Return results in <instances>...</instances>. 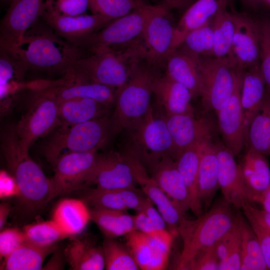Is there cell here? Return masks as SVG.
<instances>
[{"label": "cell", "instance_id": "f5cc1de1", "mask_svg": "<svg viewBox=\"0 0 270 270\" xmlns=\"http://www.w3.org/2000/svg\"><path fill=\"white\" fill-rule=\"evenodd\" d=\"M247 219H251L270 232V214L264 210L259 209L250 202H246L242 206Z\"/></svg>", "mask_w": 270, "mask_h": 270}, {"label": "cell", "instance_id": "44dd1931", "mask_svg": "<svg viewBox=\"0 0 270 270\" xmlns=\"http://www.w3.org/2000/svg\"><path fill=\"white\" fill-rule=\"evenodd\" d=\"M39 88L58 101L71 98H88L110 106H114L116 90L106 86L91 82H76L64 78L57 82L43 83Z\"/></svg>", "mask_w": 270, "mask_h": 270}, {"label": "cell", "instance_id": "ba28073f", "mask_svg": "<svg viewBox=\"0 0 270 270\" xmlns=\"http://www.w3.org/2000/svg\"><path fill=\"white\" fill-rule=\"evenodd\" d=\"M178 8L174 2L162 0L152 5L146 19L142 34L144 60L156 70L164 68L166 60L173 50L175 26L171 10Z\"/></svg>", "mask_w": 270, "mask_h": 270}, {"label": "cell", "instance_id": "e0dca14e", "mask_svg": "<svg viewBox=\"0 0 270 270\" xmlns=\"http://www.w3.org/2000/svg\"><path fill=\"white\" fill-rule=\"evenodd\" d=\"M40 18L60 37L78 47L112 19L99 15L60 16L43 10Z\"/></svg>", "mask_w": 270, "mask_h": 270}, {"label": "cell", "instance_id": "7dc6e473", "mask_svg": "<svg viewBox=\"0 0 270 270\" xmlns=\"http://www.w3.org/2000/svg\"><path fill=\"white\" fill-rule=\"evenodd\" d=\"M26 242L22 230L10 228L0 232V258L4 260Z\"/></svg>", "mask_w": 270, "mask_h": 270}, {"label": "cell", "instance_id": "1f68e13d", "mask_svg": "<svg viewBox=\"0 0 270 270\" xmlns=\"http://www.w3.org/2000/svg\"><path fill=\"white\" fill-rule=\"evenodd\" d=\"M59 102L60 126H69L108 115L111 106L88 98H71Z\"/></svg>", "mask_w": 270, "mask_h": 270}, {"label": "cell", "instance_id": "7a4b0ae2", "mask_svg": "<svg viewBox=\"0 0 270 270\" xmlns=\"http://www.w3.org/2000/svg\"><path fill=\"white\" fill-rule=\"evenodd\" d=\"M144 60L142 44L122 50L102 49L79 58L64 78L118 90L126 83L136 64Z\"/></svg>", "mask_w": 270, "mask_h": 270}, {"label": "cell", "instance_id": "6da1fadb", "mask_svg": "<svg viewBox=\"0 0 270 270\" xmlns=\"http://www.w3.org/2000/svg\"><path fill=\"white\" fill-rule=\"evenodd\" d=\"M9 51L22 62L28 70L58 73L64 76L84 56L80 48L58 36L44 21L41 24L38 20Z\"/></svg>", "mask_w": 270, "mask_h": 270}, {"label": "cell", "instance_id": "681fc988", "mask_svg": "<svg viewBox=\"0 0 270 270\" xmlns=\"http://www.w3.org/2000/svg\"><path fill=\"white\" fill-rule=\"evenodd\" d=\"M240 233V226L236 216V222L232 228L224 234L216 244V250L220 262L226 258L236 238Z\"/></svg>", "mask_w": 270, "mask_h": 270}, {"label": "cell", "instance_id": "cb8c5ba5", "mask_svg": "<svg viewBox=\"0 0 270 270\" xmlns=\"http://www.w3.org/2000/svg\"><path fill=\"white\" fill-rule=\"evenodd\" d=\"M238 166L250 202H258L270 186V168L266 155L248 146Z\"/></svg>", "mask_w": 270, "mask_h": 270}, {"label": "cell", "instance_id": "e575fe53", "mask_svg": "<svg viewBox=\"0 0 270 270\" xmlns=\"http://www.w3.org/2000/svg\"><path fill=\"white\" fill-rule=\"evenodd\" d=\"M248 146L266 156H270V93L266 96L247 131Z\"/></svg>", "mask_w": 270, "mask_h": 270}, {"label": "cell", "instance_id": "9f6ffc18", "mask_svg": "<svg viewBox=\"0 0 270 270\" xmlns=\"http://www.w3.org/2000/svg\"><path fill=\"white\" fill-rule=\"evenodd\" d=\"M136 229L149 235L156 234L159 230L156 228L148 216L142 210L137 212L134 216Z\"/></svg>", "mask_w": 270, "mask_h": 270}, {"label": "cell", "instance_id": "7bdbcfd3", "mask_svg": "<svg viewBox=\"0 0 270 270\" xmlns=\"http://www.w3.org/2000/svg\"><path fill=\"white\" fill-rule=\"evenodd\" d=\"M92 14L112 20L125 16L148 4L145 0H88Z\"/></svg>", "mask_w": 270, "mask_h": 270}, {"label": "cell", "instance_id": "f1b7e54d", "mask_svg": "<svg viewBox=\"0 0 270 270\" xmlns=\"http://www.w3.org/2000/svg\"><path fill=\"white\" fill-rule=\"evenodd\" d=\"M204 141L198 142L184 150L175 160L188 190L190 210L197 216L201 214L202 208L198 186V168Z\"/></svg>", "mask_w": 270, "mask_h": 270}, {"label": "cell", "instance_id": "7402d4cb", "mask_svg": "<svg viewBox=\"0 0 270 270\" xmlns=\"http://www.w3.org/2000/svg\"><path fill=\"white\" fill-rule=\"evenodd\" d=\"M133 166L136 179L140 189L150 200L164 218L168 230L178 235V228L185 218L184 214L160 188L155 180L149 176L142 164L134 158Z\"/></svg>", "mask_w": 270, "mask_h": 270}, {"label": "cell", "instance_id": "3957f363", "mask_svg": "<svg viewBox=\"0 0 270 270\" xmlns=\"http://www.w3.org/2000/svg\"><path fill=\"white\" fill-rule=\"evenodd\" d=\"M236 222L230 204L224 198L208 212L194 220L184 218L178 228L182 248L176 268L184 270L190 260L200 252L216 245L230 230Z\"/></svg>", "mask_w": 270, "mask_h": 270}, {"label": "cell", "instance_id": "ac0fdd59", "mask_svg": "<svg viewBox=\"0 0 270 270\" xmlns=\"http://www.w3.org/2000/svg\"><path fill=\"white\" fill-rule=\"evenodd\" d=\"M234 32L232 59L236 68L246 70L260 64V45L258 24L252 18L233 14Z\"/></svg>", "mask_w": 270, "mask_h": 270}, {"label": "cell", "instance_id": "5bb4252c", "mask_svg": "<svg viewBox=\"0 0 270 270\" xmlns=\"http://www.w3.org/2000/svg\"><path fill=\"white\" fill-rule=\"evenodd\" d=\"M125 236L126 246L140 270H162L166 268L174 236L168 230L152 236L135 230Z\"/></svg>", "mask_w": 270, "mask_h": 270}, {"label": "cell", "instance_id": "5b68a950", "mask_svg": "<svg viewBox=\"0 0 270 270\" xmlns=\"http://www.w3.org/2000/svg\"><path fill=\"white\" fill-rule=\"evenodd\" d=\"M2 148L8 166L20 190L18 198L34 212L50 201L52 183L42 168L20 148L14 130L6 136Z\"/></svg>", "mask_w": 270, "mask_h": 270}, {"label": "cell", "instance_id": "484cf974", "mask_svg": "<svg viewBox=\"0 0 270 270\" xmlns=\"http://www.w3.org/2000/svg\"><path fill=\"white\" fill-rule=\"evenodd\" d=\"M227 2L228 0H196L190 4L175 26L173 50L180 46L189 32L212 22Z\"/></svg>", "mask_w": 270, "mask_h": 270}, {"label": "cell", "instance_id": "d6a6232c", "mask_svg": "<svg viewBox=\"0 0 270 270\" xmlns=\"http://www.w3.org/2000/svg\"><path fill=\"white\" fill-rule=\"evenodd\" d=\"M66 260L74 270H102L105 268L102 248L86 240H74L64 250Z\"/></svg>", "mask_w": 270, "mask_h": 270}, {"label": "cell", "instance_id": "74e56055", "mask_svg": "<svg viewBox=\"0 0 270 270\" xmlns=\"http://www.w3.org/2000/svg\"><path fill=\"white\" fill-rule=\"evenodd\" d=\"M241 240L240 270H266V265L258 238L250 224L240 214L237 216Z\"/></svg>", "mask_w": 270, "mask_h": 270}, {"label": "cell", "instance_id": "4dcf8cb0", "mask_svg": "<svg viewBox=\"0 0 270 270\" xmlns=\"http://www.w3.org/2000/svg\"><path fill=\"white\" fill-rule=\"evenodd\" d=\"M266 92V84L260 64L244 70L242 74L240 102L247 131L259 110Z\"/></svg>", "mask_w": 270, "mask_h": 270}, {"label": "cell", "instance_id": "7c38bea8", "mask_svg": "<svg viewBox=\"0 0 270 270\" xmlns=\"http://www.w3.org/2000/svg\"><path fill=\"white\" fill-rule=\"evenodd\" d=\"M98 151L66 152L57 159L50 178V200L61 194L84 188L94 166Z\"/></svg>", "mask_w": 270, "mask_h": 270}, {"label": "cell", "instance_id": "60d3db41", "mask_svg": "<svg viewBox=\"0 0 270 270\" xmlns=\"http://www.w3.org/2000/svg\"><path fill=\"white\" fill-rule=\"evenodd\" d=\"M178 48L196 58L214 56L212 22L189 32Z\"/></svg>", "mask_w": 270, "mask_h": 270}, {"label": "cell", "instance_id": "11a10c76", "mask_svg": "<svg viewBox=\"0 0 270 270\" xmlns=\"http://www.w3.org/2000/svg\"><path fill=\"white\" fill-rule=\"evenodd\" d=\"M140 210L143 211L148 216L157 229L168 230L164 218L147 197Z\"/></svg>", "mask_w": 270, "mask_h": 270}, {"label": "cell", "instance_id": "680465c9", "mask_svg": "<svg viewBox=\"0 0 270 270\" xmlns=\"http://www.w3.org/2000/svg\"><path fill=\"white\" fill-rule=\"evenodd\" d=\"M10 206L6 202L0 204V229H3L10 212Z\"/></svg>", "mask_w": 270, "mask_h": 270}, {"label": "cell", "instance_id": "d4e9b609", "mask_svg": "<svg viewBox=\"0 0 270 270\" xmlns=\"http://www.w3.org/2000/svg\"><path fill=\"white\" fill-rule=\"evenodd\" d=\"M150 172V176L182 212L190 210L188 190L174 158H164Z\"/></svg>", "mask_w": 270, "mask_h": 270}, {"label": "cell", "instance_id": "ee69618b", "mask_svg": "<svg viewBox=\"0 0 270 270\" xmlns=\"http://www.w3.org/2000/svg\"><path fill=\"white\" fill-rule=\"evenodd\" d=\"M82 200L92 208L126 211L120 190H104L97 188L84 190Z\"/></svg>", "mask_w": 270, "mask_h": 270}, {"label": "cell", "instance_id": "8d00e7d4", "mask_svg": "<svg viewBox=\"0 0 270 270\" xmlns=\"http://www.w3.org/2000/svg\"><path fill=\"white\" fill-rule=\"evenodd\" d=\"M224 6L212 21L214 36V57L227 58L234 64L232 45L234 32L233 14Z\"/></svg>", "mask_w": 270, "mask_h": 270}, {"label": "cell", "instance_id": "ab89813d", "mask_svg": "<svg viewBox=\"0 0 270 270\" xmlns=\"http://www.w3.org/2000/svg\"><path fill=\"white\" fill-rule=\"evenodd\" d=\"M26 242L41 248H52L68 238L56 223L50 220L34 222L23 228Z\"/></svg>", "mask_w": 270, "mask_h": 270}, {"label": "cell", "instance_id": "83f0119b", "mask_svg": "<svg viewBox=\"0 0 270 270\" xmlns=\"http://www.w3.org/2000/svg\"><path fill=\"white\" fill-rule=\"evenodd\" d=\"M52 220L68 238L82 233L92 220L91 210L83 200L65 198L56 205Z\"/></svg>", "mask_w": 270, "mask_h": 270}, {"label": "cell", "instance_id": "6f0895ef", "mask_svg": "<svg viewBox=\"0 0 270 270\" xmlns=\"http://www.w3.org/2000/svg\"><path fill=\"white\" fill-rule=\"evenodd\" d=\"M54 252V254L50 260L46 264L43 266L42 270H62L63 269L64 266V260L65 256L64 254L59 251Z\"/></svg>", "mask_w": 270, "mask_h": 270}, {"label": "cell", "instance_id": "6125c7cd", "mask_svg": "<svg viewBox=\"0 0 270 270\" xmlns=\"http://www.w3.org/2000/svg\"><path fill=\"white\" fill-rule=\"evenodd\" d=\"M14 0H1L3 2L6 3L10 5Z\"/></svg>", "mask_w": 270, "mask_h": 270}, {"label": "cell", "instance_id": "4316f807", "mask_svg": "<svg viewBox=\"0 0 270 270\" xmlns=\"http://www.w3.org/2000/svg\"><path fill=\"white\" fill-rule=\"evenodd\" d=\"M166 74L186 87L193 98L200 96L202 80L198 60L178 48L168 57Z\"/></svg>", "mask_w": 270, "mask_h": 270}, {"label": "cell", "instance_id": "8fae6325", "mask_svg": "<svg viewBox=\"0 0 270 270\" xmlns=\"http://www.w3.org/2000/svg\"><path fill=\"white\" fill-rule=\"evenodd\" d=\"M202 80V104L216 113L226 105L234 90L236 68L228 59L197 58Z\"/></svg>", "mask_w": 270, "mask_h": 270}, {"label": "cell", "instance_id": "f35d334b", "mask_svg": "<svg viewBox=\"0 0 270 270\" xmlns=\"http://www.w3.org/2000/svg\"><path fill=\"white\" fill-rule=\"evenodd\" d=\"M28 70L10 51L0 48V100L14 94Z\"/></svg>", "mask_w": 270, "mask_h": 270}, {"label": "cell", "instance_id": "d590c367", "mask_svg": "<svg viewBox=\"0 0 270 270\" xmlns=\"http://www.w3.org/2000/svg\"><path fill=\"white\" fill-rule=\"evenodd\" d=\"M56 249L41 248L26 242L3 260L0 270H42L44 260Z\"/></svg>", "mask_w": 270, "mask_h": 270}, {"label": "cell", "instance_id": "52a82bcc", "mask_svg": "<svg viewBox=\"0 0 270 270\" xmlns=\"http://www.w3.org/2000/svg\"><path fill=\"white\" fill-rule=\"evenodd\" d=\"M114 136L109 115L72 126H60L46 144L44 154L53 166L62 154L98 150Z\"/></svg>", "mask_w": 270, "mask_h": 270}, {"label": "cell", "instance_id": "f907efd6", "mask_svg": "<svg viewBox=\"0 0 270 270\" xmlns=\"http://www.w3.org/2000/svg\"><path fill=\"white\" fill-rule=\"evenodd\" d=\"M248 222L258 240L268 270H270V232L251 219Z\"/></svg>", "mask_w": 270, "mask_h": 270}, {"label": "cell", "instance_id": "ffe728a7", "mask_svg": "<svg viewBox=\"0 0 270 270\" xmlns=\"http://www.w3.org/2000/svg\"><path fill=\"white\" fill-rule=\"evenodd\" d=\"M214 144L218 158V182L224 198L235 208H242L246 202H251L234 156L223 143Z\"/></svg>", "mask_w": 270, "mask_h": 270}, {"label": "cell", "instance_id": "4fadbf2b", "mask_svg": "<svg viewBox=\"0 0 270 270\" xmlns=\"http://www.w3.org/2000/svg\"><path fill=\"white\" fill-rule=\"evenodd\" d=\"M138 184L132 157L126 153L110 152L98 154L84 188L95 186L104 190H120Z\"/></svg>", "mask_w": 270, "mask_h": 270}, {"label": "cell", "instance_id": "b9f144b4", "mask_svg": "<svg viewBox=\"0 0 270 270\" xmlns=\"http://www.w3.org/2000/svg\"><path fill=\"white\" fill-rule=\"evenodd\" d=\"M102 249L106 270H140L126 245H123L114 240V238H106Z\"/></svg>", "mask_w": 270, "mask_h": 270}, {"label": "cell", "instance_id": "9c48e42d", "mask_svg": "<svg viewBox=\"0 0 270 270\" xmlns=\"http://www.w3.org/2000/svg\"><path fill=\"white\" fill-rule=\"evenodd\" d=\"M152 6L147 4L111 20L78 48L90 54L106 48L124 49L142 42L145 22Z\"/></svg>", "mask_w": 270, "mask_h": 270}, {"label": "cell", "instance_id": "603a6c76", "mask_svg": "<svg viewBox=\"0 0 270 270\" xmlns=\"http://www.w3.org/2000/svg\"><path fill=\"white\" fill-rule=\"evenodd\" d=\"M152 92L158 105L164 112V116L194 115L191 104L193 97L190 91L166 74L156 77Z\"/></svg>", "mask_w": 270, "mask_h": 270}, {"label": "cell", "instance_id": "f6af8a7d", "mask_svg": "<svg viewBox=\"0 0 270 270\" xmlns=\"http://www.w3.org/2000/svg\"><path fill=\"white\" fill-rule=\"evenodd\" d=\"M89 10L88 0H46L44 10L66 16L85 14Z\"/></svg>", "mask_w": 270, "mask_h": 270}, {"label": "cell", "instance_id": "d6986e66", "mask_svg": "<svg viewBox=\"0 0 270 270\" xmlns=\"http://www.w3.org/2000/svg\"><path fill=\"white\" fill-rule=\"evenodd\" d=\"M164 116L172 140L176 160L187 148L198 142L212 140L214 134V124L208 118H196L190 114Z\"/></svg>", "mask_w": 270, "mask_h": 270}, {"label": "cell", "instance_id": "f546056e", "mask_svg": "<svg viewBox=\"0 0 270 270\" xmlns=\"http://www.w3.org/2000/svg\"><path fill=\"white\" fill-rule=\"evenodd\" d=\"M218 158L215 144L212 140H204L202 145L198 168V186L202 202L210 206L218 182Z\"/></svg>", "mask_w": 270, "mask_h": 270}, {"label": "cell", "instance_id": "8992f818", "mask_svg": "<svg viewBox=\"0 0 270 270\" xmlns=\"http://www.w3.org/2000/svg\"><path fill=\"white\" fill-rule=\"evenodd\" d=\"M124 132L127 135L124 153L137 159L146 170L151 172L166 156L176 160L164 116L156 115L152 108L141 121Z\"/></svg>", "mask_w": 270, "mask_h": 270}, {"label": "cell", "instance_id": "c3c4849f", "mask_svg": "<svg viewBox=\"0 0 270 270\" xmlns=\"http://www.w3.org/2000/svg\"><path fill=\"white\" fill-rule=\"evenodd\" d=\"M219 264L220 260L214 245L194 256L186 264L184 270H217L219 269Z\"/></svg>", "mask_w": 270, "mask_h": 270}, {"label": "cell", "instance_id": "94428289", "mask_svg": "<svg viewBox=\"0 0 270 270\" xmlns=\"http://www.w3.org/2000/svg\"><path fill=\"white\" fill-rule=\"evenodd\" d=\"M246 3L250 4L252 6H256L266 0H244Z\"/></svg>", "mask_w": 270, "mask_h": 270}, {"label": "cell", "instance_id": "30bf717a", "mask_svg": "<svg viewBox=\"0 0 270 270\" xmlns=\"http://www.w3.org/2000/svg\"><path fill=\"white\" fill-rule=\"evenodd\" d=\"M31 106L14 129L20 150L28 152L32 143L60 126L59 102L42 89L31 86Z\"/></svg>", "mask_w": 270, "mask_h": 270}, {"label": "cell", "instance_id": "816d5d0a", "mask_svg": "<svg viewBox=\"0 0 270 270\" xmlns=\"http://www.w3.org/2000/svg\"><path fill=\"white\" fill-rule=\"evenodd\" d=\"M240 265L241 240L240 232L236 238L226 258L224 261L220 262L218 270H239L240 268Z\"/></svg>", "mask_w": 270, "mask_h": 270}, {"label": "cell", "instance_id": "836d02e7", "mask_svg": "<svg viewBox=\"0 0 270 270\" xmlns=\"http://www.w3.org/2000/svg\"><path fill=\"white\" fill-rule=\"evenodd\" d=\"M92 220L106 238H115L126 236L136 230L133 216L126 211L92 208Z\"/></svg>", "mask_w": 270, "mask_h": 270}, {"label": "cell", "instance_id": "91938a15", "mask_svg": "<svg viewBox=\"0 0 270 270\" xmlns=\"http://www.w3.org/2000/svg\"><path fill=\"white\" fill-rule=\"evenodd\" d=\"M258 202L262 204L264 210L270 214V186L262 194Z\"/></svg>", "mask_w": 270, "mask_h": 270}, {"label": "cell", "instance_id": "db71d44e", "mask_svg": "<svg viewBox=\"0 0 270 270\" xmlns=\"http://www.w3.org/2000/svg\"><path fill=\"white\" fill-rule=\"evenodd\" d=\"M20 190L14 176L6 172H0V198L1 199L12 197L19 198Z\"/></svg>", "mask_w": 270, "mask_h": 270}, {"label": "cell", "instance_id": "277c9868", "mask_svg": "<svg viewBox=\"0 0 270 270\" xmlns=\"http://www.w3.org/2000/svg\"><path fill=\"white\" fill-rule=\"evenodd\" d=\"M156 71L142 60L134 68L126 83L116 90L114 110L110 116L114 135L136 125L149 112Z\"/></svg>", "mask_w": 270, "mask_h": 270}, {"label": "cell", "instance_id": "bcb514c9", "mask_svg": "<svg viewBox=\"0 0 270 270\" xmlns=\"http://www.w3.org/2000/svg\"><path fill=\"white\" fill-rule=\"evenodd\" d=\"M260 57V68L266 90L270 93V24H259Z\"/></svg>", "mask_w": 270, "mask_h": 270}, {"label": "cell", "instance_id": "9a60e30c", "mask_svg": "<svg viewBox=\"0 0 270 270\" xmlns=\"http://www.w3.org/2000/svg\"><path fill=\"white\" fill-rule=\"evenodd\" d=\"M46 0H14L0 24V48L12 50L41 17Z\"/></svg>", "mask_w": 270, "mask_h": 270}, {"label": "cell", "instance_id": "2e32d148", "mask_svg": "<svg viewBox=\"0 0 270 270\" xmlns=\"http://www.w3.org/2000/svg\"><path fill=\"white\" fill-rule=\"evenodd\" d=\"M244 70L236 68L232 94L226 106L216 114L223 144L234 156L241 152L246 141L247 129L240 102Z\"/></svg>", "mask_w": 270, "mask_h": 270}]
</instances>
